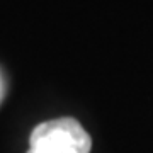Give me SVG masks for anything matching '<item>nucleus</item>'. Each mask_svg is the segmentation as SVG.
<instances>
[{
  "instance_id": "obj_1",
  "label": "nucleus",
  "mask_w": 153,
  "mask_h": 153,
  "mask_svg": "<svg viewBox=\"0 0 153 153\" xmlns=\"http://www.w3.org/2000/svg\"><path fill=\"white\" fill-rule=\"evenodd\" d=\"M27 153H90L92 140L73 117L41 123L31 133Z\"/></svg>"
}]
</instances>
